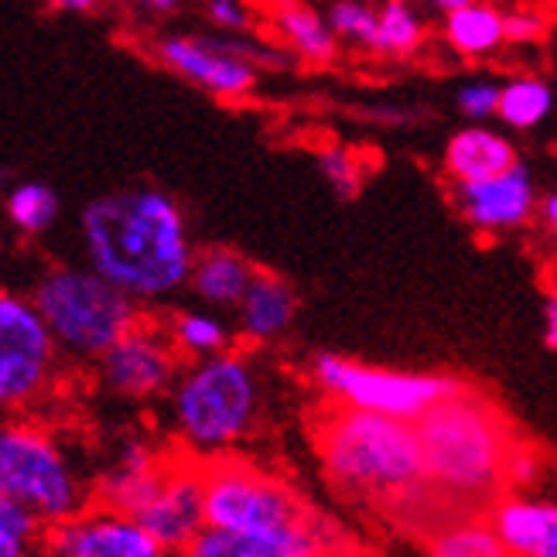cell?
I'll list each match as a JSON object with an SVG mask.
<instances>
[{
	"label": "cell",
	"mask_w": 557,
	"mask_h": 557,
	"mask_svg": "<svg viewBox=\"0 0 557 557\" xmlns=\"http://www.w3.org/2000/svg\"><path fill=\"white\" fill-rule=\"evenodd\" d=\"M86 263L140 305L154 308L188 287L191 233L182 206L161 188H124L83 209Z\"/></svg>",
	"instance_id": "obj_1"
},
{
	"label": "cell",
	"mask_w": 557,
	"mask_h": 557,
	"mask_svg": "<svg viewBox=\"0 0 557 557\" xmlns=\"http://www.w3.org/2000/svg\"><path fill=\"white\" fill-rule=\"evenodd\" d=\"M325 475L343 493L367 499H404L421 490L424 448L414 421L349 407L322 431Z\"/></svg>",
	"instance_id": "obj_2"
},
{
	"label": "cell",
	"mask_w": 557,
	"mask_h": 557,
	"mask_svg": "<svg viewBox=\"0 0 557 557\" xmlns=\"http://www.w3.org/2000/svg\"><path fill=\"white\" fill-rule=\"evenodd\" d=\"M172 428L182 448L202 458L226 455L247 438L260 414V376L250 356L215 352L182 367L168 391Z\"/></svg>",
	"instance_id": "obj_3"
},
{
	"label": "cell",
	"mask_w": 557,
	"mask_h": 557,
	"mask_svg": "<svg viewBox=\"0 0 557 557\" xmlns=\"http://www.w3.org/2000/svg\"><path fill=\"white\" fill-rule=\"evenodd\" d=\"M424 448V475L451 496L479 499L503 482V462L513 445L496 410L462 391L418 421Z\"/></svg>",
	"instance_id": "obj_4"
},
{
	"label": "cell",
	"mask_w": 557,
	"mask_h": 557,
	"mask_svg": "<svg viewBox=\"0 0 557 557\" xmlns=\"http://www.w3.org/2000/svg\"><path fill=\"white\" fill-rule=\"evenodd\" d=\"M0 496L45 530L79 513L96 493L52 428L32 418H0Z\"/></svg>",
	"instance_id": "obj_5"
},
{
	"label": "cell",
	"mask_w": 557,
	"mask_h": 557,
	"mask_svg": "<svg viewBox=\"0 0 557 557\" xmlns=\"http://www.w3.org/2000/svg\"><path fill=\"white\" fill-rule=\"evenodd\" d=\"M32 301L41 311L48 332L69 362H92L100 359L120 335L144 319V308L107 281L100 271L86 268H52L45 271L35 287Z\"/></svg>",
	"instance_id": "obj_6"
},
{
	"label": "cell",
	"mask_w": 557,
	"mask_h": 557,
	"mask_svg": "<svg viewBox=\"0 0 557 557\" xmlns=\"http://www.w3.org/2000/svg\"><path fill=\"white\" fill-rule=\"evenodd\" d=\"M65 356L32 295L0 287V410L24 414L59 394Z\"/></svg>",
	"instance_id": "obj_7"
},
{
	"label": "cell",
	"mask_w": 557,
	"mask_h": 557,
	"mask_svg": "<svg viewBox=\"0 0 557 557\" xmlns=\"http://www.w3.org/2000/svg\"><path fill=\"white\" fill-rule=\"evenodd\" d=\"M311 376L329 397L346 400L349 407L376 410L404 421H421L431 407L462 394L466 386L442 376V373H407V370H380V367H359V362L319 352L311 362Z\"/></svg>",
	"instance_id": "obj_8"
},
{
	"label": "cell",
	"mask_w": 557,
	"mask_h": 557,
	"mask_svg": "<svg viewBox=\"0 0 557 557\" xmlns=\"http://www.w3.org/2000/svg\"><path fill=\"white\" fill-rule=\"evenodd\" d=\"M154 59L185 83L206 89L215 100H244L257 89L260 69H284L287 52L250 38H196L168 35L154 41Z\"/></svg>",
	"instance_id": "obj_9"
},
{
	"label": "cell",
	"mask_w": 557,
	"mask_h": 557,
	"mask_svg": "<svg viewBox=\"0 0 557 557\" xmlns=\"http://www.w3.org/2000/svg\"><path fill=\"white\" fill-rule=\"evenodd\" d=\"M206 482V527L268 534L301 523L305 510L284 482L239 462H215L202 472Z\"/></svg>",
	"instance_id": "obj_10"
},
{
	"label": "cell",
	"mask_w": 557,
	"mask_h": 557,
	"mask_svg": "<svg viewBox=\"0 0 557 557\" xmlns=\"http://www.w3.org/2000/svg\"><path fill=\"white\" fill-rule=\"evenodd\" d=\"M92 370L103 394L131 404H148L168 397V391L175 386L182 373V352L175 349L164 325L140 319L92 362Z\"/></svg>",
	"instance_id": "obj_11"
},
{
	"label": "cell",
	"mask_w": 557,
	"mask_h": 557,
	"mask_svg": "<svg viewBox=\"0 0 557 557\" xmlns=\"http://www.w3.org/2000/svg\"><path fill=\"white\" fill-rule=\"evenodd\" d=\"M41 550L55 557H161V544L144 530V523L116 506L89 503L41 530Z\"/></svg>",
	"instance_id": "obj_12"
},
{
	"label": "cell",
	"mask_w": 557,
	"mask_h": 557,
	"mask_svg": "<svg viewBox=\"0 0 557 557\" xmlns=\"http://www.w3.org/2000/svg\"><path fill=\"white\" fill-rule=\"evenodd\" d=\"M161 550H188L206 527V482L196 466H164L158 490L134 513Z\"/></svg>",
	"instance_id": "obj_13"
},
{
	"label": "cell",
	"mask_w": 557,
	"mask_h": 557,
	"mask_svg": "<svg viewBox=\"0 0 557 557\" xmlns=\"http://www.w3.org/2000/svg\"><path fill=\"white\" fill-rule=\"evenodd\" d=\"M455 206L475 233H510L527 226L534 215L537 185L534 175L517 161L493 178L455 182Z\"/></svg>",
	"instance_id": "obj_14"
},
{
	"label": "cell",
	"mask_w": 557,
	"mask_h": 557,
	"mask_svg": "<svg viewBox=\"0 0 557 557\" xmlns=\"http://www.w3.org/2000/svg\"><path fill=\"white\" fill-rule=\"evenodd\" d=\"M191 557H319L325 554V537L311 530L308 520L290 523L268 534H239V530L202 527V534L185 550Z\"/></svg>",
	"instance_id": "obj_15"
},
{
	"label": "cell",
	"mask_w": 557,
	"mask_h": 557,
	"mask_svg": "<svg viewBox=\"0 0 557 557\" xmlns=\"http://www.w3.org/2000/svg\"><path fill=\"white\" fill-rule=\"evenodd\" d=\"M233 311H236V335L247 338L253 346H263V343H274V338H281L290 329V322H295V314H298V298L284 277L257 271L247 295L239 298Z\"/></svg>",
	"instance_id": "obj_16"
},
{
	"label": "cell",
	"mask_w": 557,
	"mask_h": 557,
	"mask_svg": "<svg viewBox=\"0 0 557 557\" xmlns=\"http://www.w3.org/2000/svg\"><path fill=\"white\" fill-rule=\"evenodd\" d=\"M490 527L503 541L506 554L520 557H557V503L541 499H503L496 503Z\"/></svg>",
	"instance_id": "obj_17"
},
{
	"label": "cell",
	"mask_w": 557,
	"mask_h": 557,
	"mask_svg": "<svg viewBox=\"0 0 557 557\" xmlns=\"http://www.w3.org/2000/svg\"><path fill=\"white\" fill-rule=\"evenodd\" d=\"M253 263L226 247H212L206 253H196L188 274V290L196 295L206 308L215 311H233L239 298L247 295V287L253 281Z\"/></svg>",
	"instance_id": "obj_18"
},
{
	"label": "cell",
	"mask_w": 557,
	"mask_h": 557,
	"mask_svg": "<svg viewBox=\"0 0 557 557\" xmlns=\"http://www.w3.org/2000/svg\"><path fill=\"white\" fill-rule=\"evenodd\" d=\"M517 148L506 140L499 131L486 124H472L466 131H458L445 144V172L451 182H479V178H493L506 168H513Z\"/></svg>",
	"instance_id": "obj_19"
},
{
	"label": "cell",
	"mask_w": 557,
	"mask_h": 557,
	"mask_svg": "<svg viewBox=\"0 0 557 557\" xmlns=\"http://www.w3.org/2000/svg\"><path fill=\"white\" fill-rule=\"evenodd\" d=\"M274 32L290 48V55L305 62L325 65L338 52V35L325 14L308 8L305 0H277L274 4Z\"/></svg>",
	"instance_id": "obj_20"
},
{
	"label": "cell",
	"mask_w": 557,
	"mask_h": 557,
	"mask_svg": "<svg viewBox=\"0 0 557 557\" xmlns=\"http://www.w3.org/2000/svg\"><path fill=\"white\" fill-rule=\"evenodd\" d=\"M445 41L455 48L458 55H466V59L493 55L496 48L506 45L503 14L493 4L472 0V4L445 14Z\"/></svg>",
	"instance_id": "obj_21"
},
{
	"label": "cell",
	"mask_w": 557,
	"mask_h": 557,
	"mask_svg": "<svg viewBox=\"0 0 557 557\" xmlns=\"http://www.w3.org/2000/svg\"><path fill=\"white\" fill-rule=\"evenodd\" d=\"M164 329L182 359H206L233 346V329L215 308H182L168 319Z\"/></svg>",
	"instance_id": "obj_22"
},
{
	"label": "cell",
	"mask_w": 557,
	"mask_h": 557,
	"mask_svg": "<svg viewBox=\"0 0 557 557\" xmlns=\"http://www.w3.org/2000/svg\"><path fill=\"white\" fill-rule=\"evenodd\" d=\"M8 220L21 236H45L59 223V212H62V199L52 185L45 182H17L8 199Z\"/></svg>",
	"instance_id": "obj_23"
},
{
	"label": "cell",
	"mask_w": 557,
	"mask_h": 557,
	"mask_svg": "<svg viewBox=\"0 0 557 557\" xmlns=\"http://www.w3.org/2000/svg\"><path fill=\"white\" fill-rule=\"evenodd\" d=\"M554 110V89L537 76H517L499 86L496 116L513 131H534Z\"/></svg>",
	"instance_id": "obj_24"
},
{
	"label": "cell",
	"mask_w": 557,
	"mask_h": 557,
	"mask_svg": "<svg viewBox=\"0 0 557 557\" xmlns=\"http://www.w3.org/2000/svg\"><path fill=\"white\" fill-rule=\"evenodd\" d=\"M424 41V21L421 14L407 4V0H386L376 11V35H373V52L380 55H414Z\"/></svg>",
	"instance_id": "obj_25"
},
{
	"label": "cell",
	"mask_w": 557,
	"mask_h": 557,
	"mask_svg": "<svg viewBox=\"0 0 557 557\" xmlns=\"http://www.w3.org/2000/svg\"><path fill=\"white\" fill-rule=\"evenodd\" d=\"M431 554L434 557H506V547L496 537L493 527L472 523V527L445 530L442 537H434Z\"/></svg>",
	"instance_id": "obj_26"
},
{
	"label": "cell",
	"mask_w": 557,
	"mask_h": 557,
	"mask_svg": "<svg viewBox=\"0 0 557 557\" xmlns=\"http://www.w3.org/2000/svg\"><path fill=\"white\" fill-rule=\"evenodd\" d=\"M41 547V523L0 496V557H24Z\"/></svg>",
	"instance_id": "obj_27"
},
{
	"label": "cell",
	"mask_w": 557,
	"mask_h": 557,
	"mask_svg": "<svg viewBox=\"0 0 557 557\" xmlns=\"http://www.w3.org/2000/svg\"><path fill=\"white\" fill-rule=\"evenodd\" d=\"M329 24L338 35V41H352L362 48H373L376 35V8H370L367 0H335L329 8Z\"/></svg>",
	"instance_id": "obj_28"
},
{
	"label": "cell",
	"mask_w": 557,
	"mask_h": 557,
	"mask_svg": "<svg viewBox=\"0 0 557 557\" xmlns=\"http://www.w3.org/2000/svg\"><path fill=\"white\" fill-rule=\"evenodd\" d=\"M319 172L338 199H356L362 191V168L346 148H325L319 154Z\"/></svg>",
	"instance_id": "obj_29"
},
{
	"label": "cell",
	"mask_w": 557,
	"mask_h": 557,
	"mask_svg": "<svg viewBox=\"0 0 557 557\" xmlns=\"http://www.w3.org/2000/svg\"><path fill=\"white\" fill-rule=\"evenodd\" d=\"M499 86L503 83H493V79H472L455 92V107L462 110V116H469L472 124H486L490 116H496Z\"/></svg>",
	"instance_id": "obj_30"
},
{
	"label": "cell",
	"mask_w": 557,
	"mask_h": 557,
	"mask_svg": "<svg viewBox=\"0 0 557 557\" xmlns=\"http://www.w3.org/2000/svg\"><path fill=\"white\" fill-rule=\"evenodd\" d=\"M206 17L215 32L244 35L250 32V8L247 0H206Z\"/></svg>",
	"instance_id": "obj_31"
},
{
	"label": "cell",
	"mask_w": 557,
	"mask_h": 557,
	"mask_svg": "<svg viewBox=\"0 0 557 557\" xmlns=\"http://www.w3.org/2000/svg\"><path fill=\"white\" fill-rule=\"evenodd\" d=\"M541 479V458L530 448H510L503 462V482H510L513 490H530Z\"/></svg>",
	"instance_id": "obj_32"
},
{
	"label": "cell",
	"mask_w": 557,
	"mask_h": 557,
	"mask_svg": "<svg viewBox=\"0 0 557 557\" xmlns=\"http://www.w3.org/2000/svg\"><path fill=\"white\" fill-rule=\"evenodd\" d=\"M503 32L510 45H534L547 35V21L534 11H510L503 14Z\"/></svg>",
	"instance_id": "obj_33"
},
{
	"label": "cell",
	"mask_w": 557,
	"mask_h": 557,
	"mask_svg": "<svg viewBox=\"0 0 557 557\" xmlns=\"http://www.w3.org/2000/svg\"><path fill=\"white\" fill-rule=\"evenodd\" d=\"M544 346L557 349V295L544 298Z\"/></svg>",
	"instance_id": "obj_34"
},
{
	"label": "cell",
	"mask_w": 557,
	"mask_h": 557,
	"mask_svg": "<svg viewBox=\"0 0 557 557\" xmlns=\"http://www.w3.org/2000/svg\"><path fill=\"white\" fill-rule=\"evenodd\" d=\"M45 4L59 14H89L100 8V0H45Z\"/></svg>",
	"instance_id": "obj_35"
},
{
	"label": "cell",
	"mask_w": 557,
	"mask_h": 557,
	"mask_svg": "<svg viewBox=\"0 0 557 557\" xmlns=\"http://www.w3.org/2000/svg\"><path fill=\"white\" fill-rule=\"evenodd\" d=\"M541 220H544V230L550 233V239L557 244V191H550V196L544 199V206H541Z\"/></svg>",
	"instance_id": "obj_36"
},
{
	"label": "cell",
	"mask_w": 557,
	"mask_h": 557,
	"mask_svg": "<svg viewBox=\"0 0 557 557\" xmlns=\"http://www.w3.org/2000/svg\"><path fill=\"white\" fill-rule=\"evenodd\" d=\"M131 4L148 14H175L182 8V0H131Z\"/></svg>",
	"instance_id": "obj_37"
},
{
	"label": "cell",
	"mask_w": 557,
	"mask_h": 557,
	"mask_svg": "<svg viewBox=\"0 0 557 557\" xmlns=\"http://www.w3.org/2000/svg\"><path fill=\"white\" fill-rule=\"evenodd\" d=\"M428 4H431L434 11H442V14H451V11H458V8L472 4V0H428Z\"/></svg>",
	"instance_id": "obj_38"
}]
</instances>
